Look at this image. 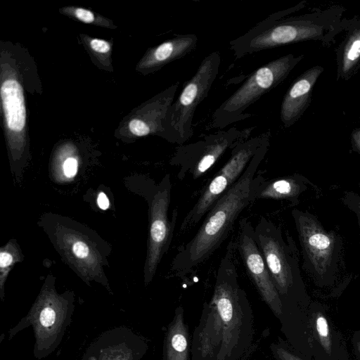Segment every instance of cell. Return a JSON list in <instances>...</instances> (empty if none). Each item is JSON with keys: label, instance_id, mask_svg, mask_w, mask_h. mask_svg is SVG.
<instances>
[{"label": "cell", "instance_id": "obj_15", "mask_svg": "<svg viewBox=\"0 0 360 360\" xmlns=\"http://www.w3.org/2000/svg\"><path fill=\"white\" fill-rule=\"evenodd\" d=\"M302 326V348L304 354L307 350V333H309L308 345L311 349L312 343L315 349L321 350V354L329 357L338 354V338L335 332L330 325L328 316L320 305L310 304L304 315Z\"/></svg>", "mask_w": 360, "mask_h": 360}, {"label": "cell", "instance_id": "obj_14", "mask_svg": "<svg viewBox=\"0 0 360 360\" xmlns=\"http://www.w3.org/2000/svg\"><path fill=\"white\" fill-rule=\"evenodd\" d=\"M324 69L312 67L300 75L291 84L283 98L280 118L285 127L293 125L308 108L312 89Z\"/></svg>", "mask_w": 360, "mask_h": 360}, {"label": "cell", "instance_id": "obj_17", "mask_svg": "<svg viewBox=\"0 0 360 360\" xmlns=\"http://www.w3.org/2000/svg\"><path fill=\"white\" fill-rule=\"evenodd\" d=\"M309 184H311L307 178L297 174L268 180L264 179L257 189L256 198L286 200L296 204Z\"/></svg>", "mask_w": 360, "mask_h": 360}, {"label": "cell", "instance_id": "obj_30", "mask_svg": "<svg viewBox=\"0 0 360 360\" xmlns=\"http://www.w3.org/2000/svg\"><path fill=\"white\" fill-rule=\"evenodd\" d=\"M353 148L360 153V129H354L352 133Z\"/></svg>", "mask_w": 360, "mask_h": 360}, {"label": "cell", "instance_id": "obj_2", "mask_svg": "<svg viewBox=\"0 0 360 360\" xmlns=\"http://www.w3.org/2000/svg\"><path fill=\"white\" fill-rule=\"evenodd\" d=\"M269 146L267 139L259 148L238 181L214 203L194 236L177 248L170 273L181 279L193 276L226 239L240 214L257 200L264 179L257 169Z\"/></svg>", "mask_w": 360, "mask_h": 360}, {"label": "cell", "instance_id": "obj_22", "mask_svg": "<svg viewBox=\"0 0 360 360\" xmlns=\"http://www.w3.org/2000/svg\"><path fill=\"white\" fill-rule=\"evenodd\" d=\"M20 260L17 247L11 241L0 251V300L4 298V285L8 274L15 263Z\"/></svg>", "mask_w": 360, "mask_h": 360}, {"label": "cell", "instance_id": "obj_25", "mask_svg": "<svg viewBox=\"0 0 360 360\" xmlns=\"http://www.w3.org/2000/svg\"><path fill=\"white\" fill-rule=\"evenodd\" d=\"M131 132L138 136L149 134L153 129L150 124L141 119H133L129 124Z\"/></svg>", "mask_w": 360, "mask_h": 360}, {"label": "cell", "instance_id": "obj_23", "mask_svg": "<svg viewBox=\"0 0 360 360\" xmlns=\"http://www.w3.org/2000/svg\"><path fill=\"white\" fill-rule=\"evenodd\" d=\"M270 349L276 360H307L280 337L271 344Z\"/></svg>", "mask_w": 360, "mask_h": 360}, {"label": "cell", "instance_id": "obj_13", "mask_svg": "<svg viewBox=\"0 0 360 360\" xmlns=\"http://www.w3.org/2000/svg\"><path fill=\"white\" fill-rule=\"evenodd\" d=\"M148 349L146 338L127 326H117L101 333L82 360H141Z\"/></svg>", "mask_w": 360, "mask_h": 360}, {"label": "cell", "instance_id": "obj_28", "mask_svg": "<svg viewBox=\"0 0 360 360\" xmlns=\"http://www.w3.org/2000/svg\"><path fill=\"white\" fill-rule=\"evenodd\" d=\"M75 16L81 21L90 23L94 20V15L89 10L78 8L75 10Z\"/></svg>", "mask_w": 360, "mask_h": 360}, {"label": "cell", "instance_id": "obj_19", "mask_svg": "<svg viewBox=\"0 0 360 360\" xmlns=\"http://www.w3.org/2000/svg\"><path fill=\"white\" fill-rule=\"evenodd\" d=\"M195 34H179L151 50L145 62V67L158 69L174 60L184 58L193 51L197 45Z\"/></svg>", "mask_w": 360, "mask_h": 360}, {"label": "cell", "instance_id": "obj_26", "mask_svg": "<svg viewBox=\"0 0 360 360\" xmlns=\"http://www.w3.org/2000/svg\"><path fill=\"white\" fill-rule=\"evenodd\" d=\"M78 169V161L73 157H69L65 160L62 165L63 176L67 179L73 178Z\"/></svg>", "mask_w": 360, "mask_h": 360}, {"label": "cell", "instance_id": "obj_16", "mask_svg": "<svg viewBox=\"0 0 360 360\" xmlns=\"http://www.w3.org/2000/svg\"><path fill=\"white\" fill-rule=\"evenodd\" d=\"M191 342L184 308L179 306L165 333L163 360H191Z\"/></svg>", "mask_w": 360, "mask_h": 360}, {"label": "cell", "instance_id": "obj_18", "mask_svg": "<svg viewBox=\"0 0 360 360\" xmlns=\"http://www.w3.org/2000/svg\"><path fill=\"white\" fill-rule=\"evenodd\" d=\"M337 50V79L348 80L360 68V21L349 20Z\"/></svg>", "mask_w": 360, "mask_h": 360}, {"label": "cell", "instance_id": "obj_8", "mask_svg": "<svg viewBox=\"0 0 360 360\" xmlns=\"http://www.w3.org/2000/svg\"><path fill=\"white\" fill-rule=\"evenodd\" d=\"M221 56L215 51L200 63L176 101L169 107L162 122V135L169 142L183 145L193 134L192 122L198 105L205 98L217 78Z\"/></svg>", "mask_w": 360, "mask_h": 360}, {"label": "cell", "instance_id": "obj_3", "mask_svg": "<svg viewBox=\"0 0 360 360\" xmlns=\"http://www.w3.org/2000/svg\"><path fill=\"white\" fill-rule=\"evenodd\" d=\"M302 1L288 8L275 12L243 35L229 41L236 59L256 52L304 41L330 44L345 30L348 22L342 17L345 8L333 6L323 11L286 17L305 6Z\"/></svg>", "mask_w": 360, "mask_h": 360}, {"label": "cell", "instance_id": "obj_4", "mask_svg": "<svg viewBox=\"0 0 360 360\" xmlns=\"http://www.w3.org/2000/svg\"><path fill=\"white\" fill-rule=\"evenodd\" d=\"M255 241L266 264L282 307L279 321L285 335L310 304L299 266V252L292 238L264 216L254 227Z\"/></svg>", "mask_w": 360, "mask_h": 360}, {"label": "cell", "instance_id": "obj_9", "mask_svg": "<svg viewBox=\"0 0 360 360\" xmlns=\"http://www.w3.org/2000/svg\"><path fill=\"white\" fill-rule=\"evenodd\" d=\"M269 138V131L249 138L231 149L230 158L202 188L196 202L182 220L179 235L188 231L202 219L219 198L241 176L259 148Z\"/></svg>", "mask_w": 360, "mask_h": 360}, {"label": "cell", "instance_id": "obj_29", "mask_svg": "<svg viewBox=\"0 0 360 360\" xmlns=\"http://www.w3.org/2000/svg\"><path fill=\"white\" fill-rule=\"evenodd\" d=\"M352 342L355 356L358 360H360V331L354 333Z\"/></svg>", "mask_w": 360, "mask_h": 360}, {"label": "cell", "instance_id": "obj_31", "mask_svg": "<svg viewBox=\"0 0 360 360\" xmlns=\"http://www.w3.org/2000/svg\"><path fill=\"white\" fill-rule=\"evenodd\" d=\"M97 204L98 207L103 210H105L109 207V200L104 193L101 192L98 194L97 198Z\"/></svg>", "mask_w": 360, "mask_h": 360}, {"label": "cell", "instance_id": "obj_5", "mask_svg": "<svg viewBox=\"0 0 360 360\" xmlns=\"http://www.w3.org/2000/svg\"><path fill=\"white\" fill-rule=\"evenodd\" d=\"M74 301L72 293L58 294L51 283L44 285L27 314L8 330V340L32 327L34 357L38 360L47 357L60 345L72 322Z\"/></svg>", "mask_w": 360, "mask_h": 360}, {"label": "cell", "instance_id": "obj_11", "mask_svg": "<svg viewBox=\"0 0 360 360\" xmlns=\"http://www.w3.org/2000/svg\"><path fill=\"white\" fill-rule=\"evenodd\" d=\"M171 195L170 176L166 174L150 202L148 251L144 269L146 285L152 281L158 264L168 250L174 235L179 211L177 207L174 208L172 219L169 220L168 212Z\"/></svg>", "mask_w": 360, "mask_h": 360}, {"label": "cell", "instance_id": "obj_27", "mask_svg": "<svg viewBox=\"0 0 360 360\" xmlns=\"http://www.w3.org/2000/svg\"><path fill=\"white\" fill-rule=\"evenodd\" d=\"M90 44L92 49L98 53H105L110 49V44L103 39H94Z\"/></svg>", "mask_w": 360, "mask_h": 360}, {"label": "cell", "instance_id": "obj_24", "mask_svg": "<svg viewBox=\"0 0 360 360\" xmlns=\"http://www.w3.org/2000/svg\"><path fill=\"white\" fill-rule=\"evenodd\" d=\"M342 200L344 205L356 214L360 227V195L347 191L344 193Z\"/></svg>", "mask_w": 360, "mask_h": 360}, {"label": "cell", "instance_id": "obj_1", "mask_svg": "<svg viewBox=\"0 0 360 360\" xmlns=\"http://www.w3.org/2000/svg\"><path fill=\"white\" fill-rule=\"evenodd\" d=\"M231 240L221 259L212 295L203 304L193 333L191 360H240L254 336L253 313L238 282L235 251Z\"/></svg>", "mask_w": 360, "mask_h": 360}, {"label": "cell", "instance_id": "obj_10", "mask_svg": "<svg viewBox=\"0 0 360 360\" xmlns=\"http://www.w3.org/2000/svg\"><path fill=\"white\" fill-rule=\"evenodd\" d=\"M255 127L228 130L202 136L195 142L179 146L169 163L178 168L177 178L183 180L190 176L195 180L203 176L229 150L249 139Z\"/></svg>", "mask_w": 360, "mask_h": 360}, {"label": "cell", "instance_id": "obj_20", "mask_svg": "<svg viewBox=\"0 0 360 360\" xmlns=\"http://www.w3.org/2000/svg\"><path fill=\"white\" fill-rule=\"evenodd\" d=\"M1 96L7 127L13 131H22L26 122V109L21 85L15 79L4 81Z\"/></svg>", "mask_w": 360, "mask_h": 360}, {"label": "cell", "instance_id": "obj_6", "mask_svg": "<svg viewBox=\"0 0 360 360\" xmlns=\"http://www.w3.org/2000/svg\"><path fill=\"white\" fill-rule=\"evenodd\" d=\"M303 55L289 53L271 60L253 72L245 82L214 111L210 125L222 130L227 126L247 119L244 112L262 96L282 83Z\"/></svg>", "mask_w": 360, "mask_h": 360}, {"label": "cell", "instance_id": "obj_7", "mask_svg": "<svg viewBox=\"0 0 360 360\" xmlns=\"http://www.w3.org/2000/svg\"><path fill=\"white\" fill-rule=\"evenodd\" d=\"M303 257V268L319 286L333 283L342 243L333 231H327L317 218L308 212L292 211Z\"/></svg>", "mask_w": 360, "mask_h": 360}, {"label": "cell", "instance_id": "obj_21", "mask_svg": "<svg viewBox=\"0 0 360 360\" xmlns=\"http://www.w3.org/2000/svg\"><path fill=\"white\" fill-rule=\"evenodd\" d=\"M63 248L75 264L81 267V272L89 278H95L98 263L96 251L82 236L70 233L63 238Z\"/></svg>", "mask_w": 360, "mask_h": 360}, {"label": "cell", "instance_id": "obj_12", "mask_svg": "<svg viewBox=\"0 0 360 360\" xmlns=\"http://www.w3.org/2000/svg\"><path fill=\"white\" fill-rule=\"evenodd\" d=\"M236 250L240 254L245 271L262 300L279 320L281 302L269 273L266 264L255 241V229L248 218L239 221Z\"/></svg>", "mask_w": 360, "mask_h": 360}]
</instances>
